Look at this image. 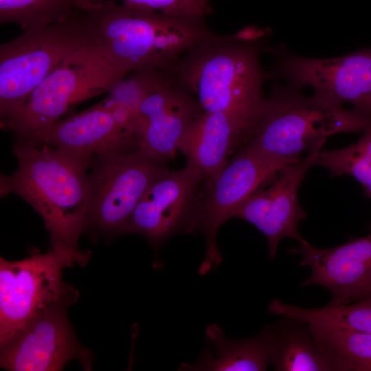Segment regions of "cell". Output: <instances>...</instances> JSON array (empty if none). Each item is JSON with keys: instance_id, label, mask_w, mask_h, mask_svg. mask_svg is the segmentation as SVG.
Returning a JSON list of instances; mask_svg holds the SVG:
<instances>
[{"instance_id": "obj_1", "label": "cell", "mask_w": 371, "mask_h": 371, "mask_svg": "<svg viewBox=\"0 0 371 371\" xmlns=\"http://www.w3.org/2000/svg\"><path fill=\"white\" fill-rule=\"evenodd\" d=\"M12 148L18 165L13 173L1 175V196L14 194L25 200L43 220L51 248L71 266L85 265L91 252L78 243L86 228L93 157L27 140L14 139Z\"/></svg>"}, {"instance_id": "obj_2", "label": "cell", "mask_w": 371, "mask_h": 371, "mask_svg": "<svg viewBox=\"0 0 371 371\" xmlns=\"http://www.w3.org/2000/svg\"><path fill=\"white\" fill-rule=\"evenodd\" d=\"M172 74L203 111L226 113L252 133L265 102V74L253 41L213 34L190 49Z\"/></svg>"}, {"instance_id": "obj_3", "label": "cell", "mask_w": 371, "mask_h": 371, "mask_svg": "<svg viewBox=\"0 0 371 371\" xmlns=\"http://www.w3.org/2000/svg\"><path fill=\"white\" fill-rule=\"evenodd\" d=\"M97 42L130 71L173 73L181 58L214 34L201 21L171 17L117 0H77Z\"/></svg>"}, {"instance_id": "obj_4", "label": "cell", "mask_w": 371, "mask_h": 371, "mask_svg": "<svg viewBox=\"0 0 371 371\" xmlns=\"http://www.w3.org/2000/svg\"><path fill=\"white\" fill-rule=\"evenodd\" d=\"M300 89L289 85L273 89L247 145L267 157L297 161L330 136L371 127V118L356 110L304 95Z\"/></svg>"}, {"instance_id": "obj_5", "label": "cell", "mask_w": 371, "mask_h": 371, "mask_svg": "<svg viewBox=\"0 0 371 371\" xmlns=\"http://www.w3.org/2000/svg\"><path fill=\"white\" fill-rule=\"evenodd\" d=\"M130 71L98 43L79 48L57 66L21 107L0 122L14 139L33 140L84 101L108 93Z\"/></svg>"}, {"instance_id": "obj_6", "label": "cell", "mask_w": 371, "mask_h": 371, "mask_svg": "<svg viewBox=\"0 0 371 371\" xmlns=\"http://www.w3.org/2000/svg\"><path fill=\"white\" fill-rule=\"evenodd\" d=\"M98 43L85 14L23 31L0 45V122L13 115L34 89L66 58Z\"/></svg>"}, {"instance_id": "obj_7", "label": "cell", "mask_w": 371, "mask_h": 371, "mask_svg": "<svg viewBox=\"0 0 371 371\" xmlns=\"http://www.w3.org/2000/svg\"><path fill=\"white\" fill-rule=\"evenodd\" d=\"M168 170L165 161L137 149L94 155L89 174L86 227L125 233L147 188Z\"/></svg>"}, {"instance_id": "obj_8", "label": "cell", "mask_w": 371, "mask_h": 371, "mask_svg": "<svg viewBox=\"0 0 371 371\" xmlns=\"http://www.w3.org/2000/svg\"><path fill=\"white\" fill-rule=\"evenodd\" d=\"M65 267H70L67 258L52 248L19 261L1 258V344L52 305L76 300L77 291L63 281Z\"/></svg>"}, {"instance_id": "obj_9", "label": "cell", "mask_w": 371, "mask_h": 371, "mask_svg": "<svg viewBox=\"0 0 371 371\" xmlns=\"http://www.w3.org/2000/svg\"><path fill=\"white\" fill-rule=\"evenodd\" d=\"M295 161L267 157L245 144L220 171L205 179L198 229L206 238L207 249L199 268L200 275L207 274L221 262L216 245L220 226L232 218L236 209L262 184Z\"/></svg>"}, {"instance_id": "obj_10", "label": "cell", "mask_w": 371, "mask_h": 371, "mask_svg": "<svg viewBox=\"0 0 371 371\" xmlns=\"http://www.w3.org/2000/svg\"><path fill=\"white\" fill-rule=\"evenodd\" d=\"M278 52L271 77H282L300 89L311 87L315 95L339 106L351 104L353 109L371 118V48L332 58Z\"/></svg>"}, {"instance_id": "obj_11", "label": "cell", "mask_w": 371, "mask_h": 371, "mask_svg": "<svg viewBox=\"0 0 371 371\" xmlns=\"http://www.w3.org/2000/svg\"><path fill=\"white\" fill-rule=\"evenodd\" d=\"M204 181L188 164L181 170H168L147 188L125 233L140 234L158 245L177 233L198 229Z\"/></svg>"}, {"instance_id": "obj_12", "label": "cell", "mask_w": 371, "mask_h": 371, "mask_svg": "<svg viewBox=\"0 0 371 371\" xmlns=\"http://www.w3.org/2000/svg\"><path fill=\"white\" fill-rule=\"evenodd\" d=\"M76 300L52 305L1 344L0 364L10 371L61 370L72 359L91 369V354L76 339L67 315Z\"/></svg>"}, {"instance_id": "obj_13", "label": "cell", "mask_w": 371, "mask_h": 371, "mask_svg": "<svg viewBox=\"0 0 371 371\" xmlns=\"http://www.w3.org/2000/svg\"><path fill=\"white\" fill-rule=\"evenodd\" d=\"M203 112L173 74L151 70L134 119L137 149L162 161L172 157L182 135Z\"/></svg>"}, {"instance_id": "obj_14", "label": "cell", "mask_w": 371, "mask_h": 371, "mask_svg": "<svg viewBox=\"0 0 371 371\" xmlns=\"http://www.w3.org/2000/svg\"><path fill=\"white\" fill-rule=\"evenodd\" d=\"M309 151L304 158L283 167L267 190H257L234 212L238 218L254 225L266 237L269 258L276 254L280 242L291 238L298 242L302 237L298 225L307 214L298 201V189L306 173L314 165L322 148Z\"/></svg>"}, {"instance_id": "obj_15", "label": "cell", "mask_w": 371, "mask_h": 371, "mask_svg": "<svg viewBox=\"0 0 371 371\" xmlns=\"http://www.w3.org/2000/svg\"><path fill=\"white\" fill-rule=\"evenodd\" d=\"M27 141L91 157L137 149L133 114L124 108L102 102L67 115L36 139Z\"/></svg>"}, {"instance_id": "obj_16", "label": "cell", "mask_w": 371, "mask_h": 371, "mask_svg": "<svg viewBox=\"0 0 371 371\" xmlns=\"http://www.w3.org/2000/svg\"><path fill=\"white\" fill-rule=\"evenodd\" d=\"M297 243L291 252L301 255L299 266L311 271L302 286L327 289L331 294L327 305L351 303L371 286V232L330 249L312 246L303 238Z\"/></svg>"}, {"instance_id": "obj_17", "label": "cell", "mask_w": 371, "mask_h": 371, "mask_svg": "<svg viewBox=\"0 0 371 371\" xmlns=\"http://www.w3.org/2000/svg\"><path fill=\"white\" fill-rule=\"evenodd\" d=\"M251 131L232 116L219 112L201 113L186 129L177 146L187 164L210 178L229 161L239 145H245Z\"/></svg>"}, {"instance_id": "obj_18", "label": "cell", "mask_w": 371, "mask_h": 371, "mask_svg": "<svg viewBox=\"0 0 371 371\" xmlns=\"http://www.w3.org/2000/svg\"><path fill=\"white\" fill-rule=\"evenodd\" d=\"M266 326L269 365L276 371H337L330 358L317 345L309 324L281 316Z\"/></svg>"}, {"instance_id": "obj_19", "label": "cell", "mask_w": 371, "mask_h": 371, "mask_svg": "<svg viewBox=\"0 0 371 371\" xmlns=\"http://www.w3.org/2000/svg\"><path fill=\"white\" fill-rule=\"evenodd\" d=\"M206 339L216 353L204 351L192 364L182 363L180 370L264 371L269 365V346L262 329L255 337L234 339L226 337L216 324L206 329Z\"/></svg>"}, {"instance_id": "obj_20", "label": "cell", "mask_w": 371, "mask_h": 371, "mask_svg": "<svg viewBox=\"0 0 371 371\" xmlns=\"http://www.w3.org/2000/svg\"><path fill=\"white\" fill-rule=\"evenodd\" d=\"M273 315L295 318L309 325L371 333V295L340 306L304 308L274 299L268 306Z\"/></svg>"}, {"instance_id": "obj_21", "label": "cell", "mask_w": 371, "mask_h": 371, "mask_svg": "<svg viewBox=\"0 0 371 371\" xmlns=\"http://www.w3.org/2000/svg\"><path fill=\"white\" fill-rule=\"evenodd\" d=\"M337 371H371V333L309 325Z\"/></svg>"}, {"instance_id": "obj_22", "label": "cell", "mask_w": 371, "mask_h": 371, "mask_svg": "<svg viewBox=\"0 0 371 371\" xmlns=\"http://www.w3.org/2000/svg\"><path fill=\"white\" fill-rule=\"evenodd\" d=\"M76 9L77 0H0V23L38 29L65 21Z\"/></svg>"}, {"instance_id": "obj_23", "label": "cell", "mask_w": 371, "mask_h": 371, "mask_svg": "<svg viewBox=\"0 0 371 371\" xmlns=\"http://www.w3.org/2000/svg\"><path fill=\"white\" fill-rule=\"evenodd\" d=\"M316 164L326 168L331 175H348L363 187L371 198V127L355 144L334 150L320 151Z\"/></svg>"}, {"instance_id": "obj_24", "label": "cell", "mask_w": 371, "mask_h": 371, "mask_svg": "<svg viewBox=\"0 0 371 371\" xmlns=\"http://www.w3.org/2000/svg\"><path fill=\"white\" fill-rule=\"evenodd\" d=\"M126 5L171 17L201 21L211 11L209 0H117Z\"/></svg>"}, {"instance_id": "obj_25", "label": "cell", "mask_w": 371, "mask_h": 371, "mask_svg": "<svg viewBox=\"0 0 371 371\" xmlns=\"http://www.w3.org/2000/svg\"><path fill=\"white\" fill-rule=\"evenodd\" d=\"M150 71H131L113 86L108 96L102 101L124 107L135 115L144 97Z\"/></svg>"}, {"instance_id": "obj_26", "label": "cell", "mask_w": 371, "mask_h": 371, "mask_svg": "<svg viewBox=\"0 0 371 371\" xmlns=\"http://www.w3.org/2000/svg\"><path fill=\"white\" fill-rule=\"evenodd\" d=\"M367 295H371V286L363 292V293L359 298L363 297L364 296H367Z\"/></svg>"}]
</instances>
